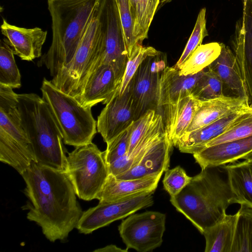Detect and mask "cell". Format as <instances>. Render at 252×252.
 I'll list each match as a JSON object with an SVG mask.
<instances>
[{"label": "cell", "mask_w": 252, "mask_h": 252, "mask_svg": "<svg viewBox=\"0 0 252 252\" xmlns=\"http://www.w3.org/2000/svg\"><path fill=\"white\" fill-rule=\"evenodd\" d=\"M223 84L214 72L205 71L195 85L191 95L200 101H206L225 95Z\"/></svg>", "instance_id": "cell-34"}, {"label": "cell", "mask_w": 252, "mask_h": 252, "mask_svg": "<svg viewBox=\"0 0 252 252\" xmlns=\"http://www.w3.org/2000/svg\"><path fill=\"white\" fill-rule=\"evenodd\" d=\"M40 90L59 126L63 143L76 147L92 142L97 132L92 108L84 107L45 78Z\"/></svg>", "instance_id": "cell-5"}, {"label": "cell", "mask_w": 252, "mask_h": 252, "mask_svg": "<svg viewBox=\"0 0 252 252\" xmlns=\"http://www.w3.org/2000/svg\"><path fill=\"white\" fill-rule=\"evenodd\" d=\"M223 167L227 173L233 204H244L252 207V161L245 159Z\"/></svg>", "instance_id": "cell-26"}, {"label": "cell", "mask_w": 252, "mask_h": 252, "mask_svg": "<svg viewBox=\"0 0 252 252\" xmlns=\"http://www.w3.org/2000/svg\"><path fill=\"white\" fill-rule=\"evenodd\" d=\"M244 159H247L252 161V152L248 156H247Z\"/></svg>", "instance_id": "cell-41"}, {"label": "cell", "mask_w": 252, "mask_h": 252, "mask_svg": "<svg viewBox=\"0 0 252 252\" xmlns=\"http://www.w3.org/2000/svg\"><path fill=\"white\" fill-rule=\"evenodd\" d=\"M200 102L190 95L174 105H166L158 110L157 112L162 117L165 132L173 146L186 132Z\"/></svg>", "instance_id": "cell-20"}, {"label": "cell", "mask_w": 252, "mask_h": 252, "mask_svg": "<svg viewBox=\"0 0 252 252\" xmlns=\"http://www.w3.org/2000/svg\"><path fill=\"white\" fill-rule=\"evenodd\" d=\"M66 173L80 199H96L109 175L104 152L92 142L75 147L67 157Z\"/></svg>", "instance_id": "cell-7"}, {"label": "cell", "mask_w": 252, "mask_h": 252, "mask_svg": "<svg viewBox=\"0 0 252 252\" xmlns=\"http://www.w3.org/2000/svg\"><path fill=\"white\" fill-rule=\"evenodd\" d=\"M247 1H248V0H243V4H244L243 12L245 11L246 10V7Z\"/></svg>", "instance_id": "cell-43"}, {"label": "cell", "mask_w": 252, "mask_h": 252, "mask_svg": "<svg viewBox=\"0 0 252 252\" xmlns=\"http://www.w3.org/2000/svg\"><path fill=\"white\" fill-rule=\"evenodd\" d=\"M208 69L216 74L224 85L236 97L249 105L245 87L237 63L235 54L229 47L221 43L219 56L208 66Z\"/></svg>", "instance_id": "cell-23"}, {"label": "cell", "mask_w": 252, "mask_h": 252, "mask_svg": "<svg viewBox=\"0 0 252 252\" xmlns=\"http://www.w3.org/2000/svg\"><path fill=\"white\" fill-rule=\"evenodd\" d=\"M99 3L71 62L51 81L58 89L77 98L94 69L101 45Z\"/></svg>", "instance_id": "cell-6"}, {"label": "cell", "mask_w": 252, "mask_h": 252, "mask_svg": "<svg viewBox=\"0 0 252 252\" xmlns=\"http://www.w3.org/2000/svg\"><path fill=\"white\" fill-rule=\"evenodd\" d=\"M173 146L165 132L151 146L136 165L116 177L134 179L163 173L168 169Z\"/></svg>", "instance_id": "cell-16"}, {"label": "cell", "mask_w": 252, "mask_h": 252, "mask_svg": "<svg viewBox=\"0 0 252 252\" xmlns=\"http://www.w3.org/2000/svg\"><path fill=\"white\" fill-rule=\"evenodd\" d=\"M247 106L230 112L200 128L184 134L179 139L176 147L181 152L192 155L200 151L222 134Z\"/></svg>", "instance_id": "cell-21"}, {"label": "cell", "mask_w": 252, "mask_h": 252, "mask_svg": "<svg viewBox=\"0 0 252 252\" xmlns=\"http://www.w3.org/2000/svg\"><path fill=\"white\" fill-rule=\"evenodd\" d=\"M166 64V55L160 52L149 56L140 64L131 80L134 121L149 110L157 112L159 80Z\"/></svg>", "instance_id": "cell-10"}, {"label": "cell", "mask_w": 252, "mask_h": 252, "mask_svg": "<svg viewBox=\"0 0 252 252\" xmlns=\"http://www.w3.org/2000/svg\"><path fill=\"white\" fill-rule=\"evenodd\" d=\"M3 40L12 49L14 54L21 60L32 61L41 56V50L47 32L41 28H25L8 23L3 19L0 27Z\"/></svg>", "instance_id": "cell-14"}, {"label": "cell", "mask_w": 252, "mask_h": 252, "mask_svg": "<svg viewBox=\"0 0 252 252\" xmlns=\"http://www.w3.org/2000/svg\"><path fill=\"white\" fill-rule=\"evenodd\" d=\"M235 56L248 97L252 105V0L236 26L233 40Z\"/></svg>", "instance_id": "cell-13"}, {"label": "cell", "mask_w": 252, "mask_h": 252, "mask_svg": "<svg viewBox=\"0 0 252 252\" xmlns=\"http://www.w3.org/2000/svg\"><path fill=\"white\" fill-rule=\"evenodd\" d=\"M231 252H252V207L240 204Z\"/></svg>", "instance_id": "cell-31"}, {"label": "cell", "mask_w": 252, "mask_h": 252, "mask_svg": "<svg viewBox=\"0 0 252 252\" xmlns=\"http://www.w3.org/2000/svg\"><path fill=\"white\" fill-rule=\"evenodd\" d=\"M201 169L190 182L170 201L202 234L222 219L233 204V195L227 181L214 169Z\"/></svg>", "instance_id": "cell-3"}, {"label": "cell", "mask_w": 252, "mask_h": 252, "mask_svg": "<svg viewBox=\"0 0 252 252\" xmlns=\"http://www.w3.org/2000/svg\"><path fill=\"white\" fill-rule=\"evenodd\" d=\"M192 179L180 166L165 171L163 184L164 189L173 197L179 193Z\"/></svg>", "instance_id": "cell-38"}, {"label": "cell", "mask_w": 252, "mask_h": 252, "mask_svg": "<svg viewBox=\"0 0 252 252\" xmlns=\"http://www.w3.org/2000/svg\"><path fill=\"white\" fill-rule=\"evenodd\" d=\"M99 0H47L52 41L40 60L55 76L72 60Z\"/></svg>", "instance_id": "cell-2"}, {"label": "cell", "mask_w": 252, "mask_h": 252, "mask_svg": "<svg viewBox=\"0 0 252 252\" xmlns=\"http://www.w3.org/2000/svg\"><path fill=\"white\" fill-rule=\"evenodd\" d=\"M171 1V0H160L159 4H164L166 2H168L169 1Z\"/></svg>", "instance_id": "cell-42"}, {"label": "cell", "mask_w": 252, "mask_h": 252, "mask_svg": "<svg viewBox=\"0 0 252 252\" xmlns=\"http://www.w3.org/2000/svg\"><path fill=\"white\" fill-rule=\"evenodd\" d=\"M124 32L127 58L138 42L134 36V20L128 0H116Z\"/></svg>", "instance_id": "cell-37"}, {"label": "cell", "mask_w": 252, "mask_h": 252, "mask_svg": "<svg viewBox=\"0 0 252 252\" xmlns=\"http://www.w3.org/2000/svg\"><path fill=\"white\" fill-rule=\"evenodd\" d=\"M237 213L223 217L203 232L205 242V252H231Z\"/></svg>", "instance_id": "cell-28"}, {"label": "cell", "mask_w": 252, "mask_h": 252, "mask_svg": "<svg viewBox=\"0 0 252 252\" xmlns=\"http://www.w3.org/2000/svg\"><path fill=\"white\" fill-rule=\"evenodd\" d=\"M131 125L107 144L106 149L104 152L107 165L127 153Z\"/></svg>", "instance_id": "cell-39"}, {"label": "cell", "mask_w": 252, "mask_h": 252, "mask_svg": "<svg viewBox=\"0 0 252 252\" xmlns=\"http://www.w3.org/2000/svg\"><path fill=\"white\" fill-rule=\"evenodd\" d=\"M165 221L166 215L159 212L134 213L121 221L118 230L127 250L151 252L162 243Z\"/></svg>", "instance_id": "cell-9"}, {"label": "cell", "mask_w": 252, "mask_h": 252, "mask_svg": "<svg viewBox=\"0 0 252 252\" xmlns=\"http://www.w3.org/2000/svg\"><path fill=\"white\" fill-rule=\"evenodd\" d=\"M119 88L113 68L101 64L90 74L76 99L85 107L92 108L100 102L106 104Z\"/></svg>", "instance_id": "cell-18"}, {"label": "cell", "mask_w": 252, "mask_h": 252, "mask_svg": "<svg viewBox=\"0 0 252 252\" xmlns=\"http://www.w3.org/2000/svg\"><path fill=\"white\" fill-rule=\"evenodd\" d=\"M134 121L130 81L123 95H120L117 91L106 104L97 117V131L107 144L128 128Z\"/></svg>", "instance_id": "cell-12"}, {"label": "cell", "mask_w": 252, "mask_h": 252, "mask_svg": "<svg viewBox=\"0 0 252 252\" xmlns=\"http://www.w3.org/2000/svg\"><path fill=\"white\" fill-rule=\"evenodd\" d=\"M152 193L126 199L99 202L97 205L83 212L76 228L80 233L88 234L111 222L124 218L154 203Z\"/></svg>", "instance_id": "cell-11"}, {"label": "cell", "mask_w": 252, "mask_h": 252, "mask_svg": "<svg viewBox=\"0 0 252 252\" xmlns=\"http://www.w3.org/2000/svg\"><path fill=\"white\" fill-rule=\"evenodd\" d=\"M0 160L22 175L35 158L31 146L18 141L0 128Z\"/></svg>", "instance_id": "cell-27"}, {"label": "cell", "mask_w": 252, "mask_h": 252, "mask_svg": "<svg viewBox=\"0 0 252 252\" xmlns=\"http://www.w3.org/2000/svg\"><path fill=\"white\" fill-rule=\"evenodd\" d=\"M17 96L12 88L0 84V128L20 143L31 146L22 125Z\"/></svg>", "instance_id": "cell-24"}, {"label": "cell", "mask_w": 252, "mask_h": 252, "mask_svg": "<svg viewBox=\"0 0 252 252\" xmlns=\"http://www.w3.org/2000/svg\"><path fill=\"white\" fill-rule=\"evenodd\" d=\"M248 105H249L239 97L226 95L201 101L199 107L184 134L200 128L230 112Z\"/></svg>", "instance_id": "cell-25"}, {"label": "cell", "mask_w": 252, "mask_h": 252, "mask_svg": "<svg viewBox=\"0 0 252 252\" xmlns=\"http://www.w3.org/2000/svg\"><path fill=\"white\" fill-rule=\"evenodd\" d=\"M29 201L27 219L39 225L50 242L63 240L76 228L83 212L66 172L33 162L21 175Z\"/></svg>", "instance_id": "cell-1"}, {"label": "cell", "mask_w": 252, "mask_h": 252, "mask_svg": "<svg viewBox=\"0 0 252 252\" xmlns=\"http://www.w3.org/2000/svg\"><path fill=\"white\" fill-rule=\"evenodd\" d=\"M159 51L153 47L143 46L137 43L131 55L128 58L123 78L118 92L123 95L140 64L148 57L157 55Z\"/></svg>", "instance_id": "cell-35"}, {"label": "cell", "mask_w": 252, "mask_h": 252, "mask_svg": "<svg viewBox=\"0 0 252 252\" xmlns=\"http://www.w3.org/2000/svg\"><path fill=\"white\" fill-rule=\"evenodd\" d=\"M17 99L22 125L36 162L65 172L63 136L48 103L34 93L18 94Z\"/></svg>", "instance_id": "cell-4"}, {"label": "cell", "mask_w": 252, "mask_h": 252, "mask_svg": "<svg viewBox=\"0 0 252 252\" xmlns=\"http://www.w3.org/2000/svg\"><path fill=\"white\" fill-rule=\"evenodd\" d=\"M252 152V136L209 146L193 154L201 169L237 161Z\"/></svg>", "instance_id": "cell-15"}, {"label": "cell", "mask_w": 252, "mask_h": 252, "mask_svg": "<svg viewBox=\"0 0 252 252\" xmlns=\"http://www.w3.org/2000/svg\"><path fill=\"white\" fill-rule=\"evenodd\" d=\"M98 16L101 45L94 70L101 64L110 65L120 87L128 58L116 0H99Z\"/></svg>", "instance_id": "cell-8"}, {"label": "cell", "mask_w": 252, "mask_h": 252, "mask_svg": "<svg viewBox=\"0 0 252 252\" xmlns=\"http://www.w3.org/2000/svg\"><path fill=\"white\" fill-rule=\"evenodd\" d=\"M162 173L134 179H119L109 174L97 199L101 202L122 200L156 190Z\"/></svg>", "instance_id": "cell-17"}, {"label": "cell", "mask_w": 252, "mask_h": 252, "mask_svg": "<svg viewBox=\"0 0 252 252\" xmlns=\"http://www.w3.org/2000/svg\"><path fill=\"white\" fill-rule=\"evenodd\" d=\"M134 20V36L141 44L148 33L160 0H128Z\"/></svg>", "instance_id": "cell-29"}, {"label": "cell", "mask_w": 252, "mask_h": 252, "mask_svg": "<svg viewBox=\"0 0 252 252\" xmlns=\"http://www.w3.org/2000/svg\"><path fill=\"white\" fill-rule=\"evenodd\" d=\"M221 43L214 42L199 46L180 69L181 75L194 74L203 70L220 55Z\"/></svg>", "instance_id": "cell-30"}, {"label": "cell", "mask_w": 252, "mask_h": 252, "mask_svg": "<svg viewBox=\"0 0 252 252\" xmlns=\"http://www.w3.org/2000/svg\"><path fill=\"white\" fill-rule=\"evenodd\" d=\"M128 250L126 248V249H122L114 245H109L106 247L97 249L94 251L95 252H127Z\"/></svg>", "instance_id": "cell-40"}, {"label": "cell", "mask_w": 252, "mask_h": 252, "mask_svg": "<svg viewBox=\"0 0 252 252\" xmlns=\"http://www.w3.org/2000/svg\"><path fill=\"white\" fill-rule=\"evenodd\" d=\"M165 132L162 116L156 112L130 154L125 155L108 165L109 173L116 177L134 167L151 146Z\"/></svg>", "instance_id": "cell-22"}, {"label": "cell", "mask_w": 252, "mask_h": 252, "mask_svg": "<svg viewBox=\"0 0 252 252\" xmlns=\"http://www.w3.org/2000/svg\"><path fill=\"white\" fill-rule=\"evenodd\" d=\"M11 47L3 40L0 45V84L13 89L21 87V74Z\"/></svg>", "instance_id": "cell-33"}, {"label": "cell", "mask_w": 252, "mask_h": 252, "mask_svg": "<svg viewBox=\"0 0 252 252\" xmlns=\"http://www.w3.org/2000/svg\"><path fill=\"white\" fill-rule=\"evenodd\" d=\"M205 70L194 74L181 75L180 69L166 66L161 72L158 84L157 112L161 107L174 105L191 95Z\"/></svg>", "instance_id": "cell-19"}, {"label": "cell", "mask_w": 252, "mask_h": 252, "mask_svg": "<svg viewBox=\"0 0 252 252\" xmlns=\"http://www.w3.org/2000/svg\"><path fill=\"white\" fill-rule=\"evenodd\" d=\"M251 136H252V105L247 106L222 134L208 143L205 147Z\"/></svg>", "instance_id": "cell-32"}, {"label": "cell", "mask_w": 252, "mask_h": 252, "mask_svg": "<svg viewBox=\"0 0 252 252\" xmlns=\"http://www.w3.org/2000/svg\"><path fill=\"white\" fill-rule=\"evenodd\" d=\"M208 35L206 29V8H202L198 15L193 31L180 58L173 66L180 69L183 63L195 50L202 44L205 37Z\"/></svg>", "instance_id": "cell-36"}]
</instances>
